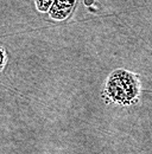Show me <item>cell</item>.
I'll return each instance as SVG.
<instances>
[{
    "mask_svg": "<svg viewBox=\"0 0 152 154\" xmlns=\"http://www.w3.org/2000/svg\"><path fill=\"white\" fill-rule=\"evenodd\" d=\"M105 95L115 104L130 106L135 103L140 95L139 77L125 69L114 70L106 81Z\"/></svg>",
    "mask_w": 152,
    "mask_h": 154,
    "instance_id": "1",
    "label": "cell"
},
{
    "mask_svg": "<svg viewBox=\"0 0 152 154\" xmlns=\"http://www.w3.org/2000/svg\"><path fill=\"white\" fill-rule=\"evenodd\" d=\"M76 0H55L49 10V14L55 20L67 19L74 11Z\"/></svg>",
    "mask_w": 152,
    "mask_h": 154,
    "instance_id": "2",
    "label": "cell"
},
{
    "mask_svg": "<svg viewBox=\"0 0 152 154\" xmlns=\"http://www.w3.org/2000/svg\"><path fill=\"white\" fill-rule=\"evenodd\" d=\"M55 0H36V6L39 12H49Z\"/></svg>",
    "mask_w": 152,
    "mask_h": 154,
    "instance_id": "3",
    "label": "cell"
},
{
    "mask_svg": "<svg viewBox=\"0 0 152 154\" xmlns=\"http://www.w3.org/2000/svg\"><path fill=\"white\" fill-rule=\"evenodd\" d=\"M4 60H5V54H4V51L0 49V69H1L2 65H4Z\"/></svg>",
    "mask_w": 152,
    "mask_h": 154,
    "instance_id": "4",
    "label": "cell"
}]
</instances>
